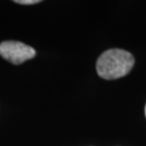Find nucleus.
<instances>
[{"mask_svg": "<svg viewBox=\"0 0 146 146\" xmlns=\"http://www.w3.org/2000/svg\"><path fill=\"white\" fill-rule=\"evenodd\" d=\"M0 55L5 60L14 64L24 63L35 56V50L31 46L16 41H6L0 44Z\"/></svg>", "mask_w": 146, "mask_h": 146, "instance_id": "f03ea898", "label": "nucleus"}, {"mask_svg": "<svg viewBox=\"0 0 146 146\" xmlns=\"http://www.w3.org/2000/svg\"><path fill=\"white\" fill-rule=\"evenodd\" d=\"M145 116H146V106H145Z\"/></svg>", "mask_w": 146, "mask_h": 146, "instance_id": "20e7f679", "label": "nucleus"}, {"mask_svg": "<svg viewBox=\"0 0 146 146\" xmlns=\"http://www.w3.org/2000/svg\"><path fill=\"white\" fill-rule=\"evenodd\" d=\"M18 4H24V5H31V4H36L39 3V0H17L15 1Z\"/></svg>", "mask_w": 146, "mask_h": 146, "instance_id": "7ed1b4c3", "label": "nucleus"}, {"mask_svg": "<svg viewBox=\"0 0 146 146\" xmlns=\"http://www.w3.org/2000/svg\"><path fill=\"white\" fill-rule=\"evenodd\" d=\"M135 60L133 55L123 49L112 48L104 51L97 61L98 75L106 80L123 77L132 69Z\"/></svg>", "mask_w": 146, "mask_h": 146, "instance_id": "f257e3e1", "label": "nucleus"}]
</instances>
